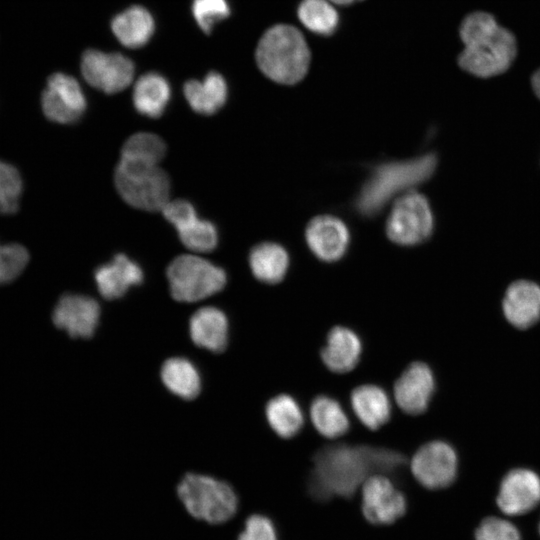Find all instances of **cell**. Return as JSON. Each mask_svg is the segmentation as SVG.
Wrapping results in <instances>:
<instances>
[{
  "instance_id": "obj_39",
  "label": "cell",
  "mask_w": 540,
  "mask_h": 540,
  "mask_svg": "<svg viewBox=\"0 0 540 540\" xmlns=\"http://www.w3.org/2000/svg\"><path fill=\"white\" fill-rule=\"evenodd\" d=\"M350 1H351V2H354V1H356V0H350Z\"/></svg>"
},
{
  "instance_id": "obj_10",
  "label": "cell",
  "mask_w": 540,
  "mask_h": 540,
  "mask_svg": "<svg viewBox=\"0 0 540 540\" xmlns=\"http://www.w3.org/2000/svg\"><path fill=\"white\" fill-rule=\"evenodd\" d=\"M81 73L89 85L113 94L130 85L134 76V64L120 53L89 49L82 56Z\"/></svg>"
},
{
  "instance_id": "obj_5",
  "label": "cell",
  "mask_w": 540,
  "mask_h": 540,
  "mask_svg": "<svg viewBox=\"0 0 540 540\" xmlns=\"http://www.w3.org/2000/svg\"><path fill=\"white\" fill-rule=\"evenodd\" d=\"M114 178L120 196L135 208L162 210L169 201L170 180L158 164L120 159Z\"/></svg>"
},
{
  "instance_id": "obj_25",
  "label": "cell",
  "mask_w": 540,
  "mask_h": 540,
  "mask_svg": "<svg viewBox=\"0 0 540 540\" xmlns=\"http://www.w3.org/2000/svg\"><path fill=\"white\" fill-rule=\"evenodd\" d=\"M249 264L256 279L268 284H275L284 278L289 258L282 246L265 242L252 248Z\"/></svg>"
},
{
  "instance_id": "obj_6",
  "label": "cell",
  "mask_w": 540,
  "mask_h": 540,
  "mask_svg": "<svg viewBox=\"0 0 540 540\" xmlns=\"http://www.w3.org/2000/svg\"><path fill=\"white\" fill-rule=\"evenodd\" d=\"M177 492L193 517L209 523L227 521L237 510L238 500L233 488L210 476L189 473L180 481Z\"/></svg>"
},
{
  "instance_id": "obj_34",
  "label": "cell",
  "mask_w": 540,
  "mask_h": 540,
  "mask_svg": "<svg viewBox=\"0 0 540 540\" xmlns=\"http://www.w3.org/2000/svg\"><path fill=\"white\" fill-rule=\"evenodd\" d=\"M192 15L200 29L210 34L214 26L230 15L227 0H192Z\"/></svg>"
},
{
  "instance_id": "obj_12",
  "label": "cell",
  "mask_w": 540,
  "mask_h": 540,
  "mask_svg": "<svg viewBox=\"0 0 540 540\" xmlns=\"http://www.w3.org/2000/svg\"><path fill=\"white\" fill-rule=\"evenodd\" d=\"M457 455L443 441L422 445L413 455L410 468L414 478L425 488L442 489L449 486L457 474Z\"/></svg>"
},
{
  "instance_id": "obj_23",
  "label": "cell",
  "mask_w": 540,
  "mask_h": 540,
  "mask_svg": "<svg viewBox=\"0 0 540 540\" xmlns=\"http://www.w3.org/2000/svg\"><path fill=\"white\" fill-rule=\"evenodd\" d=\"M111 29L122 45L136 49L150 40L155 23L147 9L142 6H131L112 19Z\"/></svg>"
},
{
  "instance_id": "obj_30",
  "label": "cell",
  "mask_w": 540,
  "mask_h": 540,
  "mask_svg": "<svg viewBox=\"0 0 540 540\" xmlns=\"http://www.w3.org/2000/svg\"><path fill=\"white\" fill-rule=\"evenodd\" d=\"M166 144L161 137L149 132L130 136L121 150V160L158 164L165 156Z\"/></svg>"
},
{
  "instance_id": "obj_7",
  "label": "cell",
  "mask_w": 540,
  "mask_h": 540,
  "mask_svg": "<svg viewBox=\"0 0 540 540\" xmlns=\"http://www.w3.org/2000/svg\"><path fill=\"white\" fill-rule=\"evenodd\" d=\"M172 297L179 302H197L221 291L226 285L225 271L198 256L181 255L167 268Z\"/></svg>"
},
{
  "instance_id": "obj_40",
  "label": "cell",
  "mask_w": 540,
  "mask_h": 540,
  "mask_svg": "<svg viewBox=\"0 0 540 540\" xmlns=\"http://www.w3.org/2000/svg\"><path fill=\"white\" fill-rule=\"evenodd\" d=\"M539 532H540V524H539Z\"/></svg>"
},
{
  "instance_id": "obj_32",
  "label": "cell",
  "mask_w": 540,
  "mask_h": 540,
  "mask_svg": "<svg viewBox=\"0 0 540 540\" xmlns=\"http://www.w3.org/2000/svg\"><path fill=\"white\" fill-rule=\"evenodd\" d=\"M29 262L27 249L18 244L0 245V288L15 282Z\"/></svg>"
},
{
  "instance_id": "obj_4",
  "label": "cell",
  "mask_w": 540,
  "mask_h": 540,
  "mask_svg": "<svg viewBox=\"0 0 540 540\" xmlns=\"http://www.w3.org/2000/svg\"><path fill=\"white\" fill-rule=\"evenodd\" d=\"M436 164L435 155L426 154L409 161L380 165L363 186L357 198V209L367 216L376 214L396 194L425 182Z\"/></svg>"
},
{
  "instance_id": "obj_27",
  "label": "cell",
  "mask_w": 540,
  "mask_h": 540,
  "mask_svg": "<svg viewBox=\"0 0 540 540\" xmlns=\"http://www.w3.org/2000/svg\"><path fill=\"white\" fill-rule=\"evenodd\" d=\"M310 419L323 437L335 439L349 430V419L340 403L326 395L314 398L310 405Z\"/></svg>"
},
{
  "instance_id": "obj_18",
  "label": "cell",
  "mask_w": 540,
  "mask_h": 540,
  "mask_svg": "<svg viewBox=\"0 0 540 540\" xmlns=\"http://www.w3.org/2000/svg\"><path fill=\"white\" fill-rule=\"evenodd\" d=\"M99 293L108 300L123 296L127 290L143 280L141 267L125 254H117L94 273Z\"/></svg>"
},
{
  "instance_id": "obj_33",
  "label": "cell",
  "mask_w": 540,
  "mask_h": 540,
  "mask_svg": "<svg viewBox=\"0 0 540 540\" xmlns=\"http://www.w3.org/2000/svg\"><path fill=\"white\" fill-rule=\"evenodd\" d=\"M23 183L18 170L0 161V213L12 214L18 210Z\"/></svg>"
},
{
  "instance_id": "obj_35",
  "label": "cell",
  "mask_w": 540,
  "mask_h": 540,
  "mask_svg": "<svg viewBox=\"0 0 540 540\" xmlns=\"http://www.w3.org/2000/svg\"><path fill=\"white\" fill-rule=\"evenodd\" d=\"M475 537L476 540H521L517 527L498 517L483 519L476 530Z\"/></svg>"
},
{
  "instance_id": "obj_3",
  "label": "cell",
  "mask_w": 540,
  "mask_h": 540,
  "mask_svg": "<svg viewBox=\"0 0 540 540\" xmlns=\"http://www.w3.org/2000/svg\"><path fill=\"white\" fill-rule=\"evenodd\" d=\"M255 56L258 67L268 78L287 85L303 79L310 63L304 36L287 24L269 28L258 43Z\"/></svg>"
},
{
  "instance_id": "obj_36",
  "label": "cell",
  "mask_w": 540,
  "mask_h": 540,
  "mask_svg": "<svg viewBox=\"0 0 540 540\" xmlns=\"http://www.w3.org/2000/svg\"><path fill=\"white\" fill-rule=\"evenodd\" d=\"M237 540H278L273 522L266 516L254 514L246 519Z\"/></svg>"
},
{
  "instance_id": "obj_24",
  "label": "cell",
  "mask_w": 540,
  "mask_h": 540,
  "mask_svg": "<svg viewBox=\"0 0 540 540\" xmlns=\"http://www.w3.org/2000/svg\"><path fill=\"white\" fill-rule=\"evenodd\" d=\"M171 89L168 81L159 73L142 75L134 85L133 104L138 113L150 117H160L170 100Z\"/></svg>"
},
{
  "instance_id": "obj_9",
  "label": "cell",
  "mask_w": 540,
  "mask_h": 540,
  "mask_svg": "<svg viewBox=\"0 0 540 540\" xmlns=\"http://www.w3.org/2000/svg\"><path fill=\"white\" fill-rule=\"evenodd\" d=\"M361 512L372 525H390L404 516V494L384 474L369 476L361 486Z\"/></svg>"
},
{
  "instance_id": "obj_38",
  "label": "cell",
  "mask_w": 540,
  "mask_h": 540,
  "mask_svg": "<svg viewBox=\"0 0 540 540\" xmlns=\"http://www.w3.org/2000/svg\"><path fill=\"white\" fill-rule=\"evenodd\" d=\"M531 82L535 94L540 99V69L533 74Z\"/></svg>"
},
{
  "instance_id": "obj_13",
  "label": "cell",
  "mask_w": 540,
  "mask_h": 540,
  "mask_svg": "<svg viewBox=\"0 0 540 540\" xmlns=\"http://www.w3.org/2000/svg\"><path fill=\"white\" fill-rule=\"evenodd\" d=\"M41 105L49 120L70 124L82 117L86 109V99L75 78L64 73H55L47 81Z\"/></svg>"
},
{
  "instance_id": "obj_8",
  "label": "cell",
  "mask_w": 540,
  "mask_h": 540,
  "mask_svg": "<svg viewBox=\"0 0 540 540\" xmlns=\"http://www.w3.org/2000/svg\"><path fill=\"white\" fill-rule=\"evenodd\" d=\"M433 229V215L428 200L417 192L397 199L387 220L386 232L391 241L414 245L426 240Z\"/></svg>"
},
{
  "instance_id": "obj_16",
  "label": "cell",
  "mask_w": 540,
  "mask_h": 540,
  "mask_svg": "<svg viewBox=\"0 0 540 540\" xmlns=\"http://www.w3.org/2000/svg\"><path fill=\"white\" fill-rule=\"evenodd\" d=\"M306 240L318 258L331 262L344 255L349 243V232L338 218L329 215L318 216L309 222Z\"/></svg>"
},
{
  "instance_id": "obj_22",
  "label": "cell",
  "mask_w": 540,
  "mask_h": 540,
  "mask_svg": "<svg viewBox=\"0 0 540 540\" xmlns=\"http://www.w3.org/2000/svg\"><path fill=\"white\" fill-rule=\"evenodd\" d=\"M183 92L188 104L195 112L212 115L225 104L228 88L223 76L212 71L201 81H187Z\"/></svg>"
},
{
  "instance_id": "obj_26",
  "label": "cell",
  "mask_w": 540,
  "mask_h": 540,
  "mask_svg": "<svg viewBox=\"0 0 540 540\" xmlns=\"http://www.w3.org/2000/svg\"><path fill=\"white\" fill-rule=\"evenodd\" d=\"M265 416L271 429L284 439L297 435L304 425L301 407L288 394H279L271 398L265 407Z\"/></svg>"
},
{
  "instance_id": "obj_20",
  "label": "cell",
  "mask_w": 540,
  "mask_h": 540,
  "mask_svg": "<svg viewBox=\"0 0 540 540\" xmlns=\"http://www.w3.org/2000/svg\"><path fill=\"white\" fill-rule=\"evenodd\" d=\"M352 410L359 421L370 430L386 424L391 416V402L383 388L375 384L357 386L350 394Z\"/></svg>"
},
{
  "instance_id": "obj_29",
  "label": "cell",
  "mask_w": 540,
  "mask_h": 540,
  "mask_svg": "<svg viewBox=\"0 0 540 540\" xmlns=\"http://www.w3.org/2000/svg\"><path fill=\"white\" fill-rule=\"evenodd\" d=\"M298 18L311 32L319 35H331L339 25V15L328 0H302Z\"/></svg>"
},
{
  "instance_id": "obj_14",
  "label": "cell",
  "mask_w": 540,
  "mask_h": 540,
  "mask_svg": "<svg viewBox=\"0 0 540 540\" xmlns=\"http://www.w3.org/2000/svg\"><path fill=\"white\" fill-rule=\"evenodd\" d=\"M435 390L430 367L420 361L410 363L395 381L394 399L398 407L409 415L423 413Z\"/></svg>"
},
{
  "instance_id": "obj_17",
  "label": "cell",
  "mask_w": 540,
  "mask_h": 540,
  "mask_svg": "<svg viewBox=\"0 0 540 540\" xmlns=\"http://www.w3.org/2000/svg\"><path fill=\"white\" fill-rule=\"evenodd\" d=\"M362 342L359 336L345 326H334L326 337L320 358L331 372L343 374L352 371L360 361Z\"/></svg>"
},
{
  "instance_id": "obj_19",
  "label": "cell",
  "mask_w": 540,
  "mask_h": 540,
  "mask_svg": "<svg viewBox=\"0 0 540 540\" xmlns=\"http://www.w3.org/2000/svg\"><path fill=\"white\" fill-rule=\"evenodd\" d=\"M503 312L517 328L532 326L540 318V287L528 280L513 282L506 290Z\"/></svg>"
},
{
  "instance_id": "obj_15",
  "label": "cell",
  "mask_w": 540,
  "mask_h": 540,
  "mask_svg": "<svg viewBox=\"0 0 540 540\" xmlns=\"http://www.w3.org/2000/svg\"><path fill=\"white\" fill-rule=\"evenodd\" d=\"M540 502V478L528 469H514L503 478L497 505L511 516L525 514Z\"/></svg>"
},
{
  "instance_id": "obj_37",
  "label": "cell",
  "mask_w": 540,
  "mask_h": 540,
  "mask_svg": "<svg viewBox=\"0 0 540 540\" xmlns=\"http://www.w3.org/2000/svg\"><path fill=\"white\" fill-rule=\"evenodd\" d=\"M161 211L176 230L197 217L192 204L182 199L168 201Z\"/></svg>"
},
{
  "instance_id": "obj_1",
  "label": "cell",
  "mask_w": 540,
  "mask_h": 540,
  "mask_svg": "<svg viewBox=\"0 0 540 540\" xmlns=\"http://www.w3.org/2000/svg\"><path fill=\"white\" fill-rule=\"evenodd\" d=\"M402 453L370 445L335 444L319 449L313 456L308 489L319 501L333 497L350 498L373 474H393L406 465Z\"/></svg>"
},
{
  "instance_id": "obj_2",
  "label": "cell",
  "mask_w": 540,
  "mask_h": 540,
  "mask_svg": "<svg viewBox=\"0 0 540 540\" xmlns=\"http://www.w3.org/2000/svg\"><path fill=\"white\" fill-rule=\"evenodd\" d=\"M464 49L458 63L465 71L482 78L505 72L516 56L513 34L486 12L469 14L460 26Z\"/></svg>"
},
{
  "instance_id": "obj_11",
  "label": "cell",
  "mask_w": 540,
  "mask_h": 540,
  "mask_svg": "<svg viewBox=\"0 0 540 540\" xmlns=\"http://www.w3.org/2000/svg\"><path fill=\"white\" fill-rule=\"evenodd\" d=\"M100 317V307L93 298L76 293L62 294L53 305L50 320L54 328L72 339L89 338Z\"/></svg>"
},
{
  "instance_id": "obj_31",
  "label": "cell",
  "mask_w": 540,
  "mask_h": 540,
  "mask_svg": "<svg viewBox=\"0 0 540 540\" xmlns=\"http://www.w3.org/2000/svg\"><path fill=\"white\" fill-rule=\"evenodd\" d=\"M181 242L196 252L212 251L218 243V232L213 223L198 217L177 229Z\"/></svg>"
},
{
  "instance_id": "obj_28",
  "label": "cell",
  "mask_w": 540,
  "mask_h": 540,
  "mask_svg": "<svg viewBox=\"0 0 540 540\" xmlns=\"http://www.w3.org/2000/svg\"><path fill=\"white\" fill-rule=\"evenodd\" d=\"M166 388L180 398H195L201 387L200 376L195 366L187 359L175 357L166 360L160 373Z\"/></svg>"
},
{
  "instance_id": "obj_21",
  "label": "cell",
  "mask_w": 540,
  "mask_h": 540,
  "mask_svg": "<svg viewBox=\"0 0 540 540\" xmlns=\"http://www.w3.org/2000/svg\"><path fill=\"white\" fill-rule=\"evenodd\" d=\"M190 337L194 344L213 352H221L228 342V320L215 307H202L190 318Z\"/></svg>"
}]
</instances>
